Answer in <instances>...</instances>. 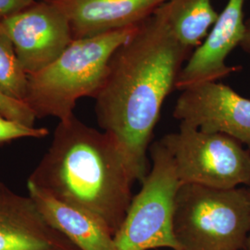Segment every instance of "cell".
Segmentation results:
<instances>
[{"mask_svg": "<svg viewBox=\"0 0 250 250\" xmlns=\"http://www.w3.org/2000/svg\"><path fill=\"white\" fill-rule=\"evenodd\" d=\"M191 49L170 28L165 4L135 27L112 54L95 99L97 121L113 135L129 162L135 181L146 176V151L161 107Z\"/></svg>", "mask_w": 250, "mask_h": 250, "instance_id": "cell-1", "label": "cell"}, {"mask_svg": "<svg viewBox=\"0 0 250 250\" xmlns=\"http://www.w3.org/2000/svg\"><path fill=\"white\" fill-rule=\"evenodd\" d=\"M27 181L95 215L115 235L131 205L135 179L116 138L72 115L60 121Z\"/></svg>", "mask_w": 250, "mask_h": 250, "instance_id": "cell-2", "label": "cell"}, {"mask_svg": "<svg viewBox=\"0 0 250 250\" xmlns=\"http://www.w3.org/2000/svg\"><path fill=\"white\" fill-rule=\"evenodd\" d=\"M135 27L74 39L53 62L29 74L24 103L36 119L66 120L74 115L79 99H94L106 76L112 54L130 37Z\"/></svg>", "mask_w": 250, "mask_h": 250, "instance_id": "cell-3", "label": "cell"}, {"mask_svg": "<svg viewBox=\"0 0 250 250\" xmlns=\"http://www.w3.org/2000/svg\"><path fill=\"white\" fill-rule=\"evenodd\" d=\"M173 234L181 250H244L250 232L248 188L180 184Z\"/></svg>", "mask_w": 250, "mask_h": 250, "instance_id": "cell-4", "label": "cell"}, {"mask_svg": "<svg viewBox=\"0 0 250 250\" xmlns=\"http://www.w3.org/2000/svg\"><path fill=\"white\" fill-rule=\"evenodd\" d=\"M150 154L151 170L113 237V250H181L172 227L174 199L181 184L173 159L161 140L153 144Z\"/></svg>", "mask_w": 250, "mask_h": 250, "instance_id": "cell-5", "label": "cell"}, {"mask_svg": "<svg viewBox=\"0 0 250 250\" xmlns=\"http://www.w3.org/2000/svg\"><path fill=\"white\" fill-rule=\"evenodd\" d=\"M173 159L181 184L215 189L250 187V149L220 133L180 124L161 139Z\"/></svg>", "mask_w": 250, "mask_h": 250, "instance_id": "cell-6", "label": "cell"}, {"mask_svg": "<svg viewBox=\"0 0 250 250\" xmlns=\"http://www.w3.org/2000/svg\"><path fill=\"white\" fill-rule=\"evenodd\" d=\"M0 33L13 44L28 75L53 62L74 40L62 11L43 0L5 19Z\"/></svg>", "mask_w": 250, "mask_h": 250, "instance_id": "cell-7", "label": "cell"}, {"mask_svg": "<svg viewBox=\"0 0 250 250\" xmlns=\"http://www.w3.org/2000/svg\"><path fill=\"white\" fill-rule=\"evenodd\" d=\"M173 117L201 131L228 135L250 149V99L222 83L208 82L182 90Z\"/></svg>", "mask_w": 250, "mask_h": 250, "instance_id": "cell-8", "label": "cell"}, {"mask_svg": "<svg viewBox=\"0 0 250 250\" xmlns=\"http://www.w3.org/2000/svg\"><path fill=\"white\" fill-rule=\"evenodd\" d=\"M245 2L228 0L205 40L190 55L183 67L175 89L182 91L195 84L218 82L238 70L237 67L228 66L226 60L240 45L244 37Z\"/></svg>", "mask_w": 250, "mask_h": 250, "instance_id": "cell-9", "label": "cell"}, {"mask_svg": "<svg viewBox=\"0 0 250 250\" xmlns=\"http://www.w3.org/2000/svg\"><path fill=\"white\" fill-rule=\"evenodd\" d=\"M0 250H79L54 229L34 200L0 182Z\"/></svg>", "mask_w": 250, "mask_h": 250, "instance_id": "cell-10", "label": "cell"}, {"mask_svg": "<svg viewBox=\"0 0 250 250\" xmlns=\"http://www.w3.org/2000/svg\"><path fill=\"white\" fill-rule=\"evenodd\" d=\"M67 17L73 39L137 26L168 0H43Z\"/></svg>", "mask_w": 250, "mask_h": 250, "instance_id": "cell-11", "label": "cell"}, {"mask_svg": "<svg viewBox=\"0 0 250 250\" xmlns=\"http://www.w3.org/2000/svg\"><path fill=\"white\" fill-rule=\"evenodd\" d=\"M28 196L45 221L79 250H113V233L95 215L64 203L27 181Z\"/></svg>", "mask_w": 250, "mask_h": 250, "instance_id": "cell-12", "label": "cell"}, {"mask_svg": "<svg viewBox=\"0 0 250 250\" xmlns=\"http://www.w3.org/2000/svg\"><path fill=\"white\" fill-rule=\"evenodd\" d=\"M165 9L172 32L191 50L202 44L219 16L211 0H168Z\"/></svg>", "mask_w": 250, "mask_h": 250, "instance_id": "cell-13", "label": "cell"}, {"mask_svg": "<svg viewBox=\"0 0 250 250\" xmlns=\"http://www.w3.org/2000/svg\"><path fill=\"white\" fill-rule=\"evenodd\" d=\"M0 88L22 102L26 99L28 74L19 61L13 44L0 33Z\"/></svg>", "mask_w": 250, "mask_h": 250, "instance_id": "cell-14", "label": "cell"}, {"mask_svg": "<svg viewBox=\"0 0 250 250\" xmlns=\"http://www.w3.org/2000/svg\"><path fill=\"white\" fill-rule=\"evenodd\" d=\"M0 113L9 120L34 127L36 117L26 104L18 99L10 98L0 88Z\"/></svg>", "mask_w": 250, "mask_h": 250, "instance_id": "cell-15", "label": "cell"}, {"mask_svg": "<svg viewBox=\"0 0 250 250\" xmlns=\"http://www.w3.org/2000/svg\"><path fill=\"white\" fill-rule=\"evenodd\" d=\"M48 134L45 128H36L7 119L0 113V143L10 142L19 138H43Z\"/></svg>", "mask_w": 250, "mask_h": 250, "instance_id": "cell-16", "label": "cell"}, {"mask_svg": "<svg viewBox=\"0 0 250 250\" xmlns=\"http://www.w3.org/2000/svg\"><path fill=\"white\" fill-rule=\"evenodd\" d=\"M36 0H0V23L11 15L33 5Z\"/></svg>", "mask_w": 250, "mask_h": 250, "instance_id": "cell-17", "label": "cell"}, {"mask_svg": "<svg viewBox=\"0 0 250 250\" xmlns=\"http://www.w3.org/2000/svg\"><path fill=\"white\" fill-rule=\"evenodd\" d=\"M241 47L244 53L247 54L249 57L250 64V17L246 20V26H245V34L242 40L241 44L239 45Z\"/></svg>", "mask_w": 250, "mask_h": 250, "instance_id": "cell-18", "label": "cell"}, {"mask_svg": "<svg viewBox=\"0 0 250 250\" xmlns=\"http://www.w3.org/2000/svg\"><path fill=\"white\" fill-rule=\"evenodd\" d=\"M248 194H249V199H250V188H248ZM245 250H250V235H249V238H248V242H247V246H246V249Z\"/></svg>", "mask_w": 250, "mask_h": 250, "instance_id": "cell-19", "label": "cell"}, {"mask_svg": "<svg viewBox=\"0 0 250 250\" xmlns=\"http://www.w3.org/2000/svg\"></svg>", "mask_w": 250, "mask_h": 250, "instance_id": "cell-20", "label": "cell"}]
</instances>
